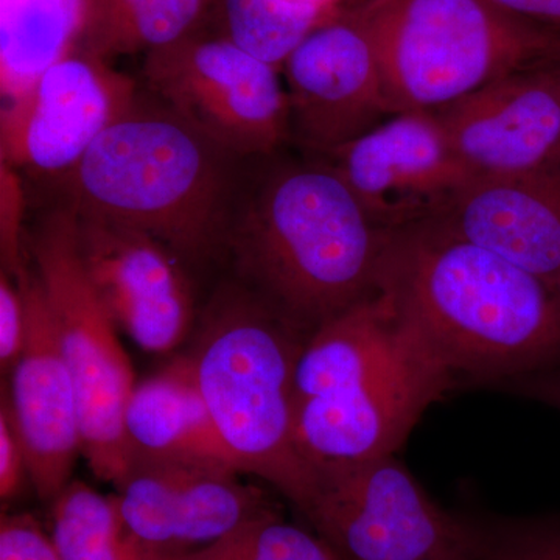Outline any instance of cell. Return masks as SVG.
Instances as JSON below:
<instances>
[{"label": "cell", "mask_w": 560, "mask_h": 560, "mask_svg": "<svg viewBox=\"0 0 560 560\" xmlns=\"http://www.w3.org/2000/svg\"><path fill=\"white\" fill-rule=\"evenodd\" d=\"M377 289L453 385L510 386L560 364V290L433 224L388 232Z\"/></svg>", "instance_id": "obj_1"}, {"label": "cell", "mask_w": 560, "mask_h": 560, "mask_svg": "<svg viewBox=\"0 0 560 560\" xmlns=\"http://www.w3.org/2000/svg\"><path fill=\"white\" fill-rule=\"evenodd\" d=\"M388 232L329 164L242 180L223 246L242 287L305 337L377 291Z\"/></svg>", "instance_id": "obj_2"}, {"label": "cell", "mask_w": 560, "mask_h": 560, "mask_svg": "<svg viewBox=\"0 0 560 560\" xmlns=\"http://www.w3.org/2000/svg\"><path fill=\"white\" fill-rule=\"evenodd\" d=\"M243 158L147 90L62 176L69 206L164 243L180 261L223 246Z\"/></svg>", "instance_id": "obj_3"}, {"label": "cell", "mask_w": 560, "mask_h": 560, "mask_svg": "<svg viewBox=\"0 0 560 560\" xmlns=\"http://www.w3.org/2000/svg\"><path fill=\"white\" fill-rule=\"evenodd\" d=\"M305 337L245 287L213 302L191 371L232 466L307 506L315 477L294 440V374Z\"/></svg>", "instance_id": "obj_4"}, {"label": "cell", "mask_w": 560, "mask_h": 560, "mask_svg": "<svg viewBox=\"0 0 560 560\" xmlns=\"http://www.w3.org/2000/svg\"><path fill=\"white\" fill-rule=\"evenodd\" d=\"M350 14L377 54L390 113L438 110L493 81L560 62V35L488 0H364Z\"/></svg>", "instance_id": "obj_5"}, {"label": "cell", "mask_w": 560, "mask_h": 560, "mask_svg": "<svg viewBox=\"0 0 560 560\" xmlns=\"http://www.w3.org/2000/svg\"><path fill=\"white\" fill-rule=\"evenodd\" d=\"M28 241L35 275L79 394L81 453L95 477L116 485L132 459L124 429L125 407L136 385L131 361L81 265L73 209L66 206L51 212Z\"/></svg>", "instance_id": "obj_6"}, {"label": "cell", "mask_w": 560, "mask_h": 560, "mask_svg": "<svg viewBox=\"0 0 560 560\" xmlns=\"http://www.w3.org/2000/svg\"><path fill=\"white\" fill-rule=\"evenodd\" d=\"M341 560H467L469 523L430 499L396 455L320 471L301 511Z\"/></svg>", "instance_id": "obj_7"}, {"label": "cell", "mask_w": 560, "mask_h": 560, "mask_svg": "<svg viewBox=\"0 0 560 560\" xmlns=\"http://www.w3.org/2000/svg\"><path fill=\"white\" fill-rule=\"evenodd\" d=\"M280 72L224 36L195 33L143 62L151 94L243 160L270 156L290 138Z\"/></svg>", "instance_id": "obj_8"}, {"label": "cell", "mask_w": 560, "mask_h": 560, "mask_svg": "<svg viewBox=\"0 0 560 560\" xmlns=\"http://www.w3.org/2000/svg\"><path fill=\"white\" fill-rule=\"evenodd\" d=\"M453 382L422 342L363 381L296 404L294 440L313 477L396 455Z\"/></svg>", "instance_id": "obj_9"}, {"label": "cell", "mask_w": 560, "mask_h": 560, "mask_svg": "<svg viewBox=\"0 0 560 560\" xmlns=\"http://www.w3.org/2000/svg\"><path fill=\"white\" fill-rule=\"evenodd\" d=\"M131 77L75 49L50 66L24 94L3 103L0 154L11 167L68 175L139 94Z\"/></svg>", "instance_id": "obj_10"}, {"label": "cell", "mask_w": 560, "mask_h": 560, "mask_svg": "<svg viewBox=\"0 0 560 560\" xmlns=\"http://www.w3.org/2000/svg\"><path fill=\"white\" fill-rule=\"evenodd\" d=\"M231 464L135 456L116 482L117 508L132 536L162 560L208 547L276 508Z\"/></svg>", "instance_id": "obj_11"}, {"label": "cell", "mask_w": 560, "mask_h": 560, "mask_svg": "<svg viewBox=\"0 0 560 560\" xmlns=\"http://www.w3.org/2000/svg\"><path fill=\"white\" fill-rule=\"evenodd\" d=\"M326 158L383 231L433 220L474 178L434 110L394 114Z\"/></svg>", "instance_id": "obj_12"}, {"label": "cell", "mask_w": 560, "mask_h": 560, "mask_svg": "<svg viewBox=\"0 0 560 560\" xmlns=\"http://www.w3.org/2000/svg\"><path fill=\"white\" fill-rule=\"evenodd\" d=\"M280 70L290 138L307 150L327 156L393 116L377 54L350 11L308 33Z\"/></svg>", "instance_id": "obj_13"}, {"label": "cell", "mask_w": 560, "mask_h": 560, "mask_svg": "<svg viewBox=\"0 0 560 560\" xmlns=\"http://www.w3.org/2000/svg\"><path fill=\"white\" fill-rule=\"evenodd\" d=\"M73 212L81 265L117 329L145 352L178 348L194 318L178 257L147 232Z\"/></svg>", "instance_id": "obj_14"}, {"label": "cell", "mask_w": 560, "mask_h": 560, "mask_svg": "<svg viewBox=\"0 0 560 560\" xmlns=\"http://www.w3.org/2000/svg\"><path fill=\"white\" fill-rule=\"evenodd\" d=\"M556 65L512 73L434 110L474 178L560 171Z\"/></svg>", "instance_id": "obj_15"}, {"label": "cell", "mask_w": 560, "mask_h": 560, "mask_svg": "<svg viewBox=\"0 0 560 560\" xmlns=\"http://www.w3.org/2000/svg\"><path fill=\"white\" fill-rule=\"evenodd\" d=\"M14 279L24 296L27 334L5 399L27 455L32 486L40 500L54 501L72 481L83 451L79 394L38 278L24 268Z\"/></svg>", "instance_id": "obj_16"}, {"label": "cell", "mask_w": 560, "mask_h": 560, "mask_svg": "<svg viewBox=\"0 0 560 560\" xmlns=\"http://www.w3.org/2000/svg\"><path fill=\"white\" fill-rule=\"evenodd\" d=\"M425 223L560 290V171L471 178Z\"/></svg>", "instance_id": "obj_17"}, {"label": "cell", "mask_w": 560, "mask_h": 560, "mask_svg": "<svg viewBox=\"0 0 560 560\" xmlns=\"http://www.w3.org/2000/svg\"><path fill=\"white\" fill-rule=\"evenodd\" d=\"M124 429L132 458H206L232 466L187 355L136 383Z\"/></svg>", "instance_id": "obj_18"}, {"label": "cell", "mask_w": 560, "mask_h": 560, "mask_svg": "<svg viewBox=\"0 0 560 560\" xmlns=\"http://www.w3.org/2000/svg\"><path fill=\"white\" fill-rule=\"evenodd\" d=\"M84 0H0L2 103L79 47Z\"/></svg>", "instance_id": "obj_19"}, {"label": "cell", "mask_w": 560, "mask_h": 560, "mask_svg": "<svg viewBox=\"0 0 560 560\" xmlns=\"http://www.w3.org/2000/svg\"><path fill=\"white\" fill-rule=\"evenodd\" d=\"M209 0H84L77 49L108 61L150 54L194 33Z\"/></svg>", "instance_id": "obj_20"}, {"label": "cell", "mask_w": 560, "mask_h": 560, "mask_svg": "<svg viewBox=\"0 0 560 560\" xmlns=\"http://www.w3.org/2000/svg\"><path fill=\"white\" fill-rule=\"evenodd\" d=\"M51 537L65 560H162L132 536L114 495L70 481L51 501Z\"/></svg>", "instance_id": "obj_21"}, {"label": "cell", "mask_w": 560, "mask_h": 560, "mask_svg": "<svg viewBox=\"0 0 560 560\" xmlns=\"http://www.w3.org/2000/svg\"><path fill=\"white\" fill-rule=\"evenodd\" d=\"M224 38L282 69L291 51L335 14L293 0H220ZM338 14V13H337Z\"/></svg>", "instance_id": "obj_22"}, {"label": "cell", "mask_w": 560, "mask_h": 560, "mask_svg": "<svg viewBox=\"0 0 560 560\" xmlns=\"http://www.w3.org/2000/svg\"><path fill=\"white\" fill-rule=\"evenodd\" d=\"M167 560H341L318 534L283 521L276 508L228 536Z\"/></svg>", "instance_id": "obj_23"}, {"label": "cell", "mask_w": 560, "mask_h": 560, "mask_svg": "<svg viewBox=\"0 0 560 560\" xmlns=\"http://www.w3.org/2000/svg\"><path fill=\"white\" fill-rule=\"evenodd\" d=\"M467 560H560V514L469 518Z\"/></svg>", "instance_id": "obj_24"}, {"label": "cell", "mask_w": 560, "mask_h": 560, "mask_svg": "<svg viewBox=\"0 0 560 560\" xmlns=\"http://www.w3.org/2000/svg\"><path fill=\"white\" fill-rule=\"evenodd\" d=\"M24 189L16 168L0 162V256L2 271L18 278L24 270L22 219H24Z\"/></svg>", "instance_id": "obj_25"}, {"label": "cell", "mask_w": 560, "mask_h": 560, "mask_svg": "<svg viewBox=\"0 0 560 560\" xmlns=\"http://www.w3.org/2000/svg\"><path fill=\"white\" fill-rule=\"evenodd\" d=\"M0 560H65L51 534L27 512L0 518Z\"/></svg>", "instance_id": "obj_26"}, {"label": "cell", "mask_w": 560, "mask_h": 560, "mask_svg": "<svg viewBox=\"0 0 560 560\" xmlns=\"http://www.w3.org/2000/svg\"><path fill=\"white\" fill-rule=\"evenodd\" d=\"M27 334V313L20 283L5 271L0 275V364L13 370Z\"/></svg>", "instance_id": "obj_27"}, {"label": "cell", "mask_w": 560, "mask_h": 560, "mask_svg": "<svg viewBox=\"0 0 560 560\" xmlns=\"http://www.w3.org/2000/svg\"><path fill=\"white\" fill-rule=\"evenodd\" d=\"M27 478L31 480L27 455L11 418L9 404L5 396H2V407H0V499L2 503H10L11 500L16 499Z\"/></svg>", "instance_id": "obj_28"}, {"label": "cell", "mask_w": 560, "mask_h": 560, "mask_svg": "<svg viewBox=\"0 0 560 560\" xmlns=\"http://www.w3.org/2000/svg\"><path fill=\"white\" fill-rule=\"evenodd\" d=\"M515 20L560 35V0H488Z\"/></svg>", "instance_id": "obj_29"}, {"label": "cell", "mask_w": 560, "mask_h": 560, "mask_svg": "<svg viewBox=\"0 0 560 560\" xmlns=\"http://www.w3.org/2000/svg\"><path fill=\"white\" fill-rule=\"evenodd\" d=\"M510 386H514L525 396L545 401L560 411V364L551 370L541 371L539 374L511 383Z\"/></svg>", "instance_id": "obj_30"}, {"label": "cell", "mask_w": 560, "mask_h": 560, "mask_svg": "<svg viewBox=\"0 0 560 560\" xmlns=\"http://www.w3.org/2000/svg\"><path fill=\"white\" fill-rule=\"evenodd\" d=\"M293 2L302 3V5H311L316 7V9L326 11L329 14L335 13V9H337L338 0H293Z\"/></svg>", "instance_id": "obj_31"}, {"label": "cell", "mask_w": 560, "mask_h": 560, "mask_svg": "<svg viewBox=\"0 0 560 560\" xmlns=\"http://www.w3.org/2000/svg\"><path fill=\"white\" fill-rule=\"evenodd\" d=\"M556 70H558V73H559V77H560V62H558V65H556Z\"/></svg>", "instance_id": "obj_32"}, {"label": "cell", "mask_w": 560, "mask_h": 560, "mask_svg": "<svg viewBox=\"0 0 560 560\" xmlns=\"http://www.w3.org/2000/svg\"><path fill=\"white\" fill-rule=\"evenodd\" d=\"M209 2H213V0H209Z\"/></svg>", "instance_id": "obj_33"}]
</instances>
